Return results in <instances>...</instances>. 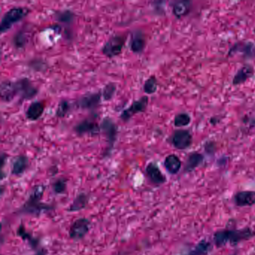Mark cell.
Segmentation results:
<instances>
[{"instance_id": "1", "label": "cell", "mask_w": 255, "mask_h": 255, "mask_svg": "<svg viewBox=\"0 0 255 255\" xmlns=\"http://www.w3.org/2000/svg\"><path fill=\"white\" fill-rule=\"evenodd\" d=\"M45 190L46 186L44 184L34 186L31 189L27 200L20 208V213L38 217L43 213H48L53 210L54 208L53 205L42 201Z\"/></svg>"}, {"instance_id": "2", "label": "cell", "mask_w": 255, "mask_h": 255, "mask_svg": "<svg viewBox=\"0 0 255 255\" xmlns=\"http://www.w3.org/2000/svg\"><path fill=\"white\" fill-rule=\"evenodd\" d=\"M254 237H255V231L249 227L241 229H223L213 234V242L216 247L220 248L228 244L237 246Z\"/></svg>"}, {"instance_id": "3", "label": "cell", "mask_w": 255, "mask_h": 255, "mask_svg": "<svg viewBox=\"0 0 255 255\" xmlns=\"http://www.w3.org/2000/svg\"><path fill=\"white\" fill-rule=\"evenodd\" d=\"M29 9L25 7H13L8 10L1 20L0 32L5 33L8 32L14 24L23 20L29 14Z\"/></svg>"}, {"instance_id": "4", "label": "cell", "mask_w": 255, "mask_h": 255, "mask_svg": "<svg viewBox=\"0 0 255 255\" xmlns=\"http://www.w3.org/2000/svg\"><path fill=\"white\" fill-rule=\"evenodd\" d=\"M127 36L122 34L113 35L102 47V53L108 58L116 57L122 53L126 42Z\"/></svg>"}, {"instance_id": "5", "label": "cell", "mask_w": 255, "mask_h": 255, "mask_svg": "<svg viewBox=\"0 0 255 255\" xmlns=\"http://www.w3.org/2000/svg\"><path fill=\"white\" fill-rule=\"evenodd\" d=\"M101 132L105 135L108 142V148L104 153V156H108L111 153L117 139L118 128L114 121L110 117H105L101 122Z\"/></svg>"}, {"instance_id": "6", "label": "cell", "mask_w": 255, "mask_h": 255, "mask_svg": "<svg viewBox=\"0 0 255 255\" xmlns=\"http://www.w3.org/2000/svg\"><path fill=\"white\" fill-rule=\"evenodd\" d=\"M91 221L87 218L82 217L76 219L69 229V237L74 241L83 240L90 231Z\"/></svg>"}, {"instance_id": "7", "label": "cell", "mask_w": 255, "mask_h": 255, "mask_svg": "<svg viewBox=\"0 0 255 255\" xmlns=\"http://www.w3.org/2000/svg\"><path fill=\"white\" fill-rule=\"evenodd\" d=\"M149 98L147 96H143L139 99L135 100L128 109H125L120 116V119L124 122H128L138 113H144L148 105Z\"/></svg>"}, {"instance_id": "8", "label": "cell", "mask_w": 255, "mask_h": 255, "mask_svg": "<svg viewBox=\"0 0 255 255\" xmlns=\"http://www.w3.org/2000/svg\"><path fill=\"white\" fill-rule=\"evenodd\" d=\"M170 142L177 150H186L192 145V134L187 129H177L170 137Z\"/></svg>"}, {"instance_id": "9", "label": "cell", "mask_w": 255, "mask_h": 255, "mask_svg": "<svg viewBox=\"0 0 255 255\" xmlns=\"http://www.w3.org/2000/svg\"><path fill=\"white\" fill-rule=\"evenodd\" d=\"M17 96L23 100H30L36 96L38 90L27 78H22L14 81Z\"/></svg>"}, {"instance_id": "10", "label": "cell", "mask_w": 255, "mask_h": 255, "mask_svg": "<svg viewBox=\"0 0 255 255\" xmlns=\"http://www.w3.org/2000/svg\"><path fill=\"white\" fill-rule=\"evenodd\" d=\"M102 95L101 92H89L79 98L76 104L82 110H95L101 104Z\"/></svg>"}, {"instance_id": "11", "label": "cell", "mask_w": 255, "mask_h": 255, "mask_svg": "<svg viewBox=\"0 0 255 255\" xmlns=\"http://www.w3.org/2000/svg\"><path fill=\"white\" fill-rule=\"evenodd\" d=\"M74 129L76 133L80 135H90L95 136L101 132V127L96 121L89 119L79 122L74 127Z\"/></svg>"}, {"instance_id": "12", "label": "cell", "mask_w": 255, "mask_h": 255, "mask_svg": "<svg viewBox=\"0 0 255 255\" xmlns=\"http://www.w3.org/2000/svg\"><path fill=\"white\" fill-rule=\"evenodd\" d=\"M146 174L152 183L156 186H160L166 183V177L159 169V166L155 162L147 164L145 168Z\"/></svg>"}, {"instance_id": "13", "label": "cell", "mask_w": 255, "mask_h": 255, "mask_svg": "<svg viewBox=\"0 0 255 255\" xmlns=\"http://www.w3.org/2000/svg\"><path fill=\"white\" fill-rule=\"evenodd\" d=\"M234 201L237 207H251L255 204V191H240L234 196Z\"/></svg>"}, {"instance_id": "14", "label": "cell", "mask_w": 255, "mask_h": 255, "mask_svg": "<svg viewBox=\"0 0 255 255\" xmlns=\"http://www.w3.org/2000/svg\"><path fill=\"white\" fill-rule=\"evenodd\" d=\"M45 102L42 101H37L32 102L28 107L26 112V117L31 122L38 121L44 114L45 110Z\"/></svg>"}, {"instance_id": "15", "label": "cell", "mask_w": 255, "mask_h": 255, "mask_svg": "<svg viewBox=\"0 0 255 255\" xmlns=\"http://www.w3.org/2000/svg\"><path fill=\"white\" fill-rule=\"evenodd\" d=\"M0 95L3 102L8 103L13 101L17 96L14 81H11V80L2 81L1 83Z\"/></svg>"}, {"instance_id": "16", "label": "cell", "mask_w": 255, "mask_h": 255, "mask_svg": "<svg viewBox=\"0 0 255 255\" xmlns=\"http://www.w3.org/2000/svg\"><path fill=\"white\" fill-rule=\"evenodd\" d=\"M146 45L145 36L141 30H136L132 34L130 41V50L134 53L140 54L144 51Z\"/></svg>"}, {"instance_id": "17", "label": "cell", "mask_w": 255, "mask_h": 255, "mask_svg": "<svg viewBox=\"0 0 255 255\" xmlns=\"http://www.w3.org/2000/svg\"><path fill=\"white\" fill-rule=\"evenodd\" d=\"M29 158L26 155H19L13 159L11 165V174L14 176H21L29 167Z\"/></svg>"}, {"instance_id": "18", "label": "cell", "mask_w": 255, "mask_h": 255, "mask_svg": "<svg viewBox=\"0 0 255 255\" xmlns=\"http://www.w3.org/2000/svg\"><path fill=\"white\" fill-rule=\"evenodd\" d=\"M254 73H255V70L252 65H244L240 68L234 75L233 78V85L236 86L243 84L254 75Z\"/></svg>"}, {"instance_id": "19", "label": "cell", "mask_w": 255, "mask_h": 255, "mask_svg": "<svg viewBox=\"0 0 255 255\" xmlns=\"http://www.w3.org/2000/svg\"><path fill=\"white\" fill-rule=\"evenodd\" d=\"M237 53H243L246 57L254 56L255 53V45L251 42H239L234 44L228 52V56H232Z\"/></svg>"}, {"instance_id": "20", "label": "cell", "mask_w": 255, "mask_h": 255, "mask_svg": "<svg viewBox=\"0 0 255 255\" xmlns=\"http://www.w3.org/2000/svg\"><path fill=\"white\" fill-rule=\"evenodd\" d=\"M89 200H90V195L89 194L86 192H80L76 196L67 210L70 213L80 211L87 207Z\"/></svg>"}, {"instance_id": "21", "label": "cell", "mask_w": 255, "mask_h": 255, "mask_svg": "<svg viewBox=\"0 0 255 255\" xmlns=\"http://www.w3.org/2000/svg\"><path fill=\"white\" fill-rule=\"evenodd\" d=\"M164 167L170 174H177L182 168V162L176 154H169L164 160Z\"/></svg>"}, {"instance_id": "22", "label": "cell", "mask_w": 255, "mask_h": 255, "mask_svg": "<svg viewBox=\"0 0 255 255\" xmlns=\"http://www.w3.org/2000/svg\"><path fill=\"white\" fill-rule=\"evenodd\" d=\"M17 234L20 238L22 239V240L27 242L33 250L37 251L39 249H38L40 245L39 240L38 238H35L30 232H29L23 224H21L20 227L17 228Z\"/></svg>"}, {"instance_id": "23", "label": "cell", "mask_w": 255, "mask_h": 255, "mask_svg": "<svg viewBox=\"0 0 255 255\" xmlns=\"http://www.w3.org/2000/svg\"><path fill=\"white\" fill-rule=\"evenodd\" d=\"M204 157L201 153L198 152H193L188 156L184 166V171L186 173H190L196 169L204 161Z\"/></svg>"}, {"instance_id": "24", "label": "cell", "mask_w": 255, "mask_h": 255, "mask_svg": "<svg viewBox=\"0 0 255 255\" xmlns=\"http://www.w3.org/2000/svg\"><path fill=\"white\" fill-rule=\"evenodd\" d=\"M192 7V2L189 1H179L173 5V14L177 19L182 18L189 14Z\"/></svg>"}, {"instance_id": "25", "label": "cell", "mask_w": 255, "mask_h": 255, "mask_svg": "<svg viewBox=\"0 0 255 255\" xmlns=\"http://www.w3.org/2000/svg\"><path fill=\"white\" fill-rule=\"evenodd\" d=\"M211 249V243L206 240H203L200 241L189 252V255H207Z\"/></svg>"}, {"instance_id": "26", "label": "cell", "mask_w": 255, "mask_h": 255, "mask_svg": "<svg viewBox=\"0 0 255 255\" xmlns=\"http://www.w3.org/2000/svg\"><path fill=\"white\" fill-rule=\"evenodd\" d=\"M158 89L157 79L155 76L149 77L143 86V91L146 95H153L156 93Z\"/></svg>"}, {"instance_id": "27", "label": "cell", "mask_w": 255, "mask_h": 255, "mask_svg": "<svg viewBox=\"0 0 255 255\" xmlns=\"http://www.w3.org/2000/svg\"><path fill=\"white\" fill-rule=\"evenodd\" d=\"M116 91H117V85L116 83H110L106 85L101 92L103 100L105 101H111L114 98Z\"/></svg>"}, {"instance_id": "28", "label": "cell", "mask_w": 255, "mask_h": 255, "mask_svg": "<svg viewBox=\"0 0 255 255\" xmlns=\"http://www.w3.org/2000/svg\"><path fill=\"white\" fill-rule=\"evenodd\" d=\"M68 186V179L62 177L55 180L53 183V190L57 195H62L67 190Z\"/></svg>"}, {"instance_id": "29", "label": "cell", "mask_w": 255, "mask_h": 255, "mask_svg": "<svg viewBox=\"0 0 255 255\" xmlns=\"http://www.w3.org/2000/svg\"><path fill=\"white\" fill-rule=\"evenodd\" d=\"M190 116L187 113H182L176 115L174 119V125L176 128H183V127H186L191 123Z\"/></svg>"}, {"instance_id": "30", "label": "cell", "mask_w": 255, "mask_h": 255, "mask_svg": "<svg viewBox=\"0 0 255 255\" xmlns=\"http://www.w3.org/2000/svg\"><path fill=\"white\" fill-rule=\"evenodd\" d=\"M71 110V104L67 100H62L59 101L56 109V116L58 118H64L68 115Z\"/></svg>"}, {"instance_id": "31", "label": "cell", "mask_w": 255, "mask_h": 255, "mask_svg": "<svg viewBox=\"0 0 255 255\" xmlns=\"http://www.w3.org/2000/svg\"><path fill=\"white\" fill-rule=\"evenodd\" d=\"M56 17L59 21L62 22V23H71L74 20V14L72 11L65 10V11L56 13Z\"/></svg>"}, {"instance_id": "32", "label": "cell", "mask_w": 255, "mask_h": 255, "mask_svg": "<svg viewBox=\"0 0 255 255\" xmlns=\"http://www.w3.org/2000/svg\"><path fill=\"white\" fill-rule=\"evenodd\" d=\"M13 44L17 48H23L26 44V34L22 31L17 32L13 38Z\"/></svg>"}, {"instance_id": "33", "label": "cell", "mask_w": 255, "mask_h": 255, "mask_svg": "<svg viewBox=\"0 0 255 255\" xmlns=\"http://www.w3.org/2000/svg\"><path fill=\"white\" fill-rule=\"evenodd\" d=\"M7 160V155L5 153H2L1 154V168H3L4 165H5V162Z\"/></svg>"}, {"instance_id": "34", "label": "cell", "mask_w": 255, "mask_h": 255, "mask_svg": "<svg viewBox=\"0 0 255 255\" xmlns=\"http://www.w3.org/2000/svg\"><path fill=\"white\" fill-rule=\"evenodd\" d=\"M35 255H47V250L44 249H39L36 251V253L35 254Z\"/></svg>"}, {"instance_id": "35", "label": "cell", "mask_w": 255, "mask_h": 255, "mask_svg": "<svg viewBox=\"0 0 255 255\" xmlns=\"http://www.w3.org/2000/svg\"><path fill=\"white\" fill-rule=\"evenodd\" d=\"M254 32H255V29H254Z\"/></svg>"}]
</instances>
